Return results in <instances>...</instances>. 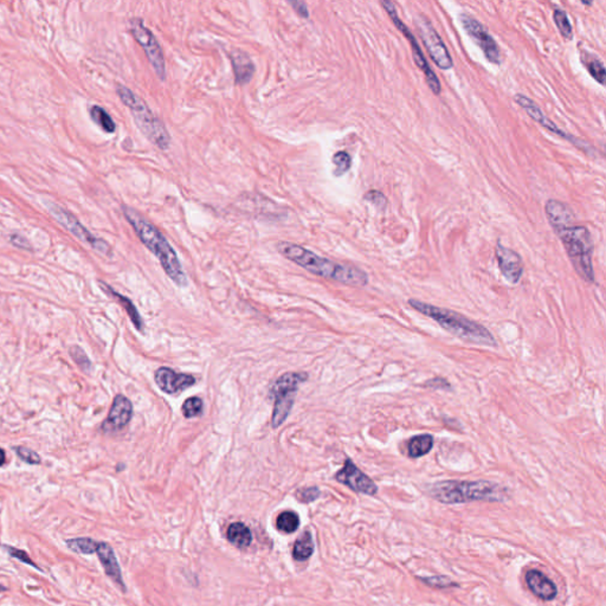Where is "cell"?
<instances>
[{
  "instance_id": "cell-5",
  "label": "cell",
  "mask_w": 606,
  "mask_h": 606,
  "mask_svg": "<svg viewBox=\"0 0 606 606\" xmlns=\"http://www.w3.org/2000/svg\"><path fill=\"white\" fill-rule=\"evenodd\" d=\"M554 233L560 238L561 243L564 245L566 253L577 274L586 282H596L594 264H592L594 241L589 228L585 226L569 225L565 228H556Z\"/></svg>"
},
{
  "instance_id": "cell-11",
  "label": "cell",
  "mask_w": 606,
  "mask_h": 606,
  "mask_svg": "<svg viewBox=\"0 0 606 606\" xmlns=\"http://www.w3.org/2000/svg\"><path fill=\"white\" fill-rule=\"evenodd\" d=\"M416 26L420 29V37L432 61L436 63L437 67L442 70H450L453 66V59L443 39L440 38L428 18L420 16V18L416 21Z\"/></svg>"
},
{
  "instance_id": "cell-27",
  "label": "cell",
  "mask_w": 606,
  "mask_h": 606,
  "mask_svg": "<svg viewBox=\"0 0 606 606\" xmlns=\"http://www.w3.org/2000/svg\"><path fill=\"white\" fill-rule=\"evenodd\" d=\"M90 117L106 133L112 134L117 130V125L106 109L100 106H92L90 108Z\"/></svg>"
},
{
  "instance_id": "cell-37",
  "label": "cell",
  "mask_w": 606,
  "mask_h": 606,
  "mask_svg": "<svg viewBox=\"0 0 606 606\" xmlns=\"http://www.w3.org/2000/svg\"><path fill=\"white\" fill-rule=\"evenodd\" d=\"M4 548H6V552L9 553L10 556L14 558V559H17V560L24 563V564L30 565V566H32V567H35L36 569L42 571L41 567H39V566H38L36 563H34V560L30 558L29 554H28L26 551L18 549V548L12 547V546H4Z\"/></svg>"
},
{
  "instance_id": "cell-15",
  "label": "cell",
  "mask_w": 606,
  "mask_h": 606,
  "mask_svg": "<svg viewBox=\"0 0 606 606\" xmlns=\"http://www.w3.org/2000/svg\"><path fill=\"white\" fill-rule=\"evenodd\" d=\"M498 268L507 282L518 284L523 275L522 258L514 250L498 243L496 246Z\"/></svg>"
},
{
  "instance_id": "cell-24",
  "label": "cell",
  "mask_w": 606,
  "mask_h": 606,
  "mask_svg": "<svg viewBox=\"0 0 606 606\" xmlns=\"http://www.w3.org/2000/svg\"><path fill=\"white\" fill-rule=\"evenodd\" d=\"M228 540L237 548H248L253 543V534L250 528L242 522H235L230 525L226 531Z\"/></svg>"
},
{
  "instance_id": "cell-35",
  "label": "cell",
  "mask_w": 606,
  "mask_h": 606,
  "mask_svg": "<svg viewBox=\"0 0 606 606\" xmlns=\"http://www.w3.org/2000/svg\"><path fill=\"white\" fill-rule=\"evenodd\" d=\"M320 489L317 487H309V488H302V489L297 490L295 496L300 502L311 503L320 498Z\"/></svg>"
},
{
  "instance_id": "cell-9",
  "label": "cell",
  "mask_w": 606,
  "mask_h": 606,
  "mask_svg": "<svg viewBox=\"0 0 606 606\" xmlns=\"http://www.w3.org/2000/svg\"><path fill=\"white\" fill-rule=\"evenodd\" d=\"M382 4V8L385 9L387 14L390 16L391 19H392V23L395 24V28L402 32V34L407 37L409 43L411 44V50L412 55H413V59H415L416 66L420 68V70L423 71L424 75H425V79H427V84H428L429 88L431 89V92L435 94V95H440V92H442V86H440V79L437 77L436 74L433 72L430 66H429L428 61L427 59L424 57L423 51L420 48V44L417 42V38L413 36L410 29L407 28L405 24H404L402 19L399 18L398 13H397V10H395V6L393 3H391V1H382L380 3Z\"/></svg>"
},
{
  "instance_id": "cell-6",
  "label": "cell",
  "mask_w": 606,
  "mask_h": 606,
  "mask_svg": "<svg viewBox=\"0 0 606 606\" xmlns=\"http://www.w3.org/2000/svg\"><path fill=\"white\" fill-rule=\"evenodd\" d=\"M117 92L122 104H125L132 113L137 128L141 130V133L160 150H168L170 145V133L162 121L154 115L148 104L122 84L117 86Z\"/></svg>"
},
{
  "instance_id": "cell-32",
  "label": "cell",
  "mask_w": 606,
  "mask_h": 606,
  "mask_svg": "<svg viewBox=\"0 0 606 606\" xmlns=\"http://www.w3.org/2000/svg\"><path fill=\"white\" fill-rule=\"evenodd\" d=\"M203 400L199 397L187 398L183 404V413L186 418H195L203 412Z\"/></svg>"
},
{
  "instance_id": "cell-39",
  "label": "cell",
  "mask_w": 606,
  "mask_h": 606,
  "mask_svg": "<svg viewBox=\"0 0 606 606\" xmlns=\"http://www.w3.org/2000/svg\"><path fill=\"white\" fill-rule=\"evenodd\" d=\"M422 387H428V389H432V390H453L451 384H450L447 379L442 378V377H435V378L429 379V380L424 382Z\"/></svg>"
},
{
  "instance_id": "cell-4",
  "label": "cell",
  "mask_w": 606,
  "mask_h": 606,
  "mask_svg": "<svg viewBox=\"0 0 606 606\" xmlns=\"http://www.w3.org/2000/svg\"><path fill=\"white\" fill-rule=\"evenodd\" d=\"M429 495L445 505L488 501L503 502L508 498L505 487L491 481H458L447 480L433 483L429 488Z\"/></svg>"
},
{
  "instance_id": "cell-41",
  "label": "cell",
  "mask_w": 606,
  "mask_h": 606,
  "mask_svg": "<svg viewBox=\"0 0 606 606\" xmlns=\"http://www.w3.org/2000/svg\"><path fill=\"white\" fill-rule=\"evenodd\" d=\"M289 4L294 8L296 13L299 14L300 17L304 18V19H307L309 18V11H308V6L304 1H300V0H296V1H289Z\"/></svg>"
},
{
  "instance_id": "cell-20",
  "label": "cell",
  "mask_w": 606,
  "mask_h": 606,
  "mask_svg": "<svg viewBox=\"0 0 606 606\" xmlns=\"http://www.w3.org/2000/svg\"><path fill=\"white\" fill-rule=\"evenodd\" d=\"M545 212L547 216L548 223L551 224L553 230L573 225V222H574V213H573L572 208H569L567 204L559 202V200H547V203L545 205Z\"/></svg>"
},
{
  "instance_id": "cell-22",
  "label": "cell",
  "mask_w": 606,
  "mask_h": 606,
  "mask_svg": "<svg viewBox=\"0 0 606 606\" xmlns=\"http://www.w3.org/2000/svg\"><path fill=\"white\" fill-rule=\"evenodd\" d=\"M435 445V438L430 433L417 435L407 440V456L410 458H420L428 455Z\"/></svg>"
},
{
  "instance_id": "cell-17",
  "label": "cell",
  "mask_w": 606,
  "mask_h": 606,
  "mask_svg": "<svg viewBox=\"0 0 606 606\" xmlns=\"http://www.w3.org/2000/svg\"><path fill=\"white\" fill-rule=\"evenodd\" d=\"M133 416V405L127 397L117 395L114 398L107 420H104L102 430L104 432H117L128 425Z\"/></svg>"
},
{
  "instance_id": "cell-42",
  "label": "cell",
  "mask_w": 606,
  "mask_h": 606,
  "mask_svg": "<svg viewBox=\"0 0 606 606\" xmlns=\"http://www.w3.org/2000/svg\"><path fill=\"white\" fill-rule=\"evenodd\" d=\"M5 462H6V453H5L4 449L0 448V467H3Z\"/></svg>"
},
{
  "instance_id": "cell-14",
  "label": "cell",
  "mask_w": 606,
  "mask_h": 606,
  "mask_svg": "<svg viewBox=\"0 0 606 606\" xmlns=\"http://www.w3.org/2000/svg\"><path fill=\"white\" fill-rule=\"evenodd\" d=\"M335 480L355 493L369 496H374L378 493V486L374 483L373 480L359 469L351 458H347L342 469L335 473Z\"/></svg>"
},
{
  "instance_id": "cell-1",
  "label": "cell",
  "mask_w": 606,
  "mask_h": 606,
  "mask_svg": "<svg viewBox=\"0 0 606 606\" xmlns=\"http://www.w3.org/2000/svg\"><path fill=\"white\" fill-rule=\"evenodd\" d=\"M277 250L289 261L294 262L295 264L316 276L329 278L349 286H365L369 283V275L360 268L321 257L301 245L291 242H280Z\"/></svg>"
},
{
  "instance_id": "cell-7",
  "label": "cell",
  "mask_w": 606,
  "mask_h": 606,
  "mask_svg": "<svg viewBox=\"0 0 606 606\" xmlns=\"http://www.w3.org/2000/svg\"><path fill=\"white\" fill-rule=\"evenodd\" d=\"M308 379V374L303 372H289L281 375L270 389L269 397L274 400V410L271 417V427L277 429L286 422L294 405L296 392L300 384Z\"/></svg>"
},
{
  "instance_id": "cell-43",
  "label": "cell",
  "mask_w": 606,
  "mask_h": 606,
  "mask_svg": "<svg viewBox=\"0 0 606 606\" xmlns=\"http://www.w3.org/2000/svg\"><path fill=\"white\" fill-rule=\"evenodd\" d=\"M8 589H8L6 586L0 585V594H1V592H6Z\"/></svg>"
},
{
  "instance_id": "cell-28",
  "label": "cell",
  "mask_w": 606,
  "mask_h": 606,
  "mask_svg": "<svg viewBox=\"0 0 606 606\" xmlns=\"http://www.w3.org/2000/svg\"><path fill=\"white\" fill-rule=\"evenodd\" d=\"M300 526L299 515L295 511H286L278 515L277 521H276V527L278 531L286 533V534H291L297 531Z\"/></svg>"
},
{
  "instance_id": "cell-16",
  "label": "cell",
  "mask_w": 606,
  "mask_h": 606,
  "mask_svg": "<svg viewBox=\"0 0 606 606\" xmlns=\"http://www.w3.org/2000/svg\"><path fill=\"white\" fill-rule=\"evenodd\" d=\"M154 379L159 389L167 395H179L180 392L193 387L195 384V378L193 375L177 373L170 367H160L155 372Z\"/></svg>"
},
{
  "instance_id": "cell-33",
  "label": "cell",
  "mask_w": 606,
  "mask_h": 606,
  "mask_svg": "<svg viewBox=\"0 0 606 606\" xmlns=\"http://www.w3.org/2000/svg\"><path fill=\"white\" fill-rule=\"evenodd\" d=\"M70 355L81 370L86 372V373L90 372V370H92V362H90V359L88 358L84 349H81L79 346H72L71 347Z\"/></svg>"
},
{
  "instance_id": "cell-36",
  "label": "cell",
  "mask_w": 606,
  "mask_h": 606,
  "mask_svg": "<svg viewBox=\"0 0 606 606\" xmlns=\"http://www.w3.org/2000/svg\"><path fill=\"white\" fill-rule=\"evenodd\" d=\"M14 451L17 453L18 457L21 458V461L29 463L31 465H39L41 463V456L37 453H35L34 450L26 448V447H14Z\"/></svg>"
},
{
  "instance_id": "cell-18",
  "label": "cell",
  "mask_w": 606,
  "mask_h": 606,
  "mask_svg": "<svg viewBox=\"0 0 606 606\" xmlns=\"http://www.w3.org/2000/svg\"><path fill=\"white\" fill-rule=\"evenodd\" d=\"M526 584L531 594L545 602L553 600L558 594L556 584L539 569L528 571L526 574Z\"/></svg>"
},
{
  "instance_id": "cell-10",
  "label": "cell",
  "mask_w": 606,
  "mask_h": 606,
  "mask_svg": "<svg viewBox=\"0 0 606 606\" xmlns=\"http://www.w3.org/2000/svg\"><path fill=\"white\" fill-rule=\"evenodd\" d=\"M129 30L134 39L137 41L146 52L147 59L153 67L155 74L162 81L166 79V63L162 52V46L159 44L153 32L144 24L140 18H133L129 21Z\"/></svg>"
},
{
  "instance_id": "cell-8",
  "label": "cell",
  "mask_w": 606,
  "mask_h": 606,
  "mask_svg": "<svg viewBox=\"0 0 606 606\" xmlns=\"http://www.w3.org/2000/svg\"><path fill=\"white\" fill-rule=\"evenodd\" d=\"M46 208L50 212L51 216L59 222V224L67 228L69 233H72L76 238H79V241L87 243L90 245L92 249L96 250L97 253L104 255V256H112V249L110 245L101 238L94 236L88 228H84L81 224V222L77 219V217L74 216L70 211H68L67 208H62L59 204L54 202H48Z\"/></svg>"
},
{
  "instance_id": "cell-31",
  "label": "cell",
  "mask_w": 606,
  "mask_h": 606,
  "mask_svg": "<svg viewBox=\"0 0 606 606\" xmlns=\"http://www.w3.org/2000/svg\"><path fill=\"white\" fill-rule=\"evenodd\" d=\"M333 165H334V175L341 177L347 173L352 166V158L345 150H339L333 155Z\"/></svg>"
},
{
  "instance_id": "cell-40",
  "label": "cell",
  "mask_w": 606,
  "mask_h": 606,
  "mask_svg": "<svg viewBox=\"0 0 606 606\" xmlns=\"http://www.w3.org/2000/svg\"><path fill=\"white\" fill-rule=\"evenodd\" d=\"M10 241H11V243H12L14 246L21 248V249H32V248H31V244H30L29 241L26 240V237L21 236V235H18V233L11 235V236H10Z\"/></svg>"
},
{
  "instance_id": "cell-30",
  "label": "cell",
  "mask_w": 606,
  "mask_h": 606,
  "mask_svg": "<svg viewBox=\"0 0 606 606\" xmlns=\"http://www.w3.org/2000/svg\"><path fill=\"white\" fill-rule=\"evenodd\" d=\"M553 19L556 23V28L559 30L561 36L565 39H572L573 30L571 23H569V16L565 12L564 10L556 9L553 13Z\"/></svg>"
},
{
  "instance_id": "cell-3",
  "label": "cell",
  "mask_w": 606,
  "mask_h": 606,
  "mask_svg": "<svg viewBox=\"0 0 606 606\" xmlns=\"http://www.w3.org/2000/svg\"><path fill=\"white\" fill-rule=\"evenodd\" d=\"M409 306L422 315L428 316L431 320L440 324L442 329L453 334L460 340L473 344V345L496 347L498 342L493 333L476 321L470 320L460 313L453 312L447 308L437 307L430 303L422 302L417 299L409 300Z\"/></svg>"
},
{
  "instance_id": "cell-2",
  "label": "cell",
  "mask_w": 606,
  "mask_h": 606,
  "mask_svg": "<svg viewBox=\"0 0 606 606\" xmlns=\"http://www.w3.org/2000/svg\"><path fill=\"white\" fill-rule=\"evenodd\" d=\"M122 212L127 222L132 225L142 244L158 258L168 277L179 286H186L187 278L184 273L183 266L179 261L178 255L175 249L167 241L166 237L164 236L155 225L152 224L150 220L142 216L141 213L137 211L135 208L124 205Z\"/></svg>"
},
{
  "instance_id": "cell-29",
  "label": "cell",
  "mask_w": 606,
  "mask_h": 606,
  "mask_svg": "<svg viewBox=\"0 0 606 606\" xmlns=\"http://www.w3.org/2000/svg\"><path fill=\"white\" fill-rule=\"evenodd\" d=\"M67 546L72 552L79 554H92L96 553L99 543L92 538H76V539L68 540Z\"/></svg>"
},
{
  "instance_id": "cell-34",
  "label": "cell",
  "mask_w": 606,
  "mask_h": 606,
  "mask_svg": "<svg viewBox=\"0 0 606 606\" xmlns=\"http://www.w3.org/2000/svg\"><path fill=\"white\" fill-rule=\"evenodd\" d=\"M420 581H423L424 584L435 587V589H450L458 586L455 581L450 580L448 577H418Z\"/></svg>"
},
{
  "instance_id": "cell-13",
  "label": "cell",
  "mask_w": 606,
  "mask_h": 606,
  "mask_svg": "<svg viewBox=\"0 0 606 606\" xmlns=\"http://www.w3.org/2000/svg\"><path fill=\"white\" fill-rule=\"evenodd\" d=\"M515 102L519 104L520 107H521L525 112L527 113L528 117H531L533 120L536 121L540 126H543L544 128L549 130L551 133L556 134L558 137H563L565 140H567V141L571 142L572 145L576 146L579 150H584L585 153L591 154V152H594V148H592L587 142L583 141L580 139L573 137L571 134L565 133L561 129L558 128L556 124H554L553 121L549 120V119L545 115L544 112L538 107V104H536L534 101L528 99V97L522 95V94H516V95H515Z\"/></svg>"
},
{
  "instance_id": "cell-23",
  "label": "cell",
  "mask_w": 606,
  "mask_h": 606,
  "mask_svg": "<svg viewBox=\"0 0 606 606\" xmlns=\"http://www.w3.org/2000/svg\"><path fill=\"white\" fill-rule=\"evenodd\" d=\"M100 284L104 288V291L112 295L113 297H115L117 302L120 303L121 306L125 308L126 313L128 314L130 321L135 326V329L137 331H142L144 329V320H142L141 315H140V313L137 311V307L134 306V303L130 300L127 299L124 295L119 294L117 291H114L112 286H109L108 284H106L104 282H100Z\"/></svg>"
},
{
  "instance_id": "cell-38",
  "label": "cell",
  "mask_w": 606,
  "mask_h": 606,
  "mask_svg": "<svg viewBox=\"0 0 606 606\" xmlns=\"http://www.w3.org/2000/svg\"><path fill=\"white\" fill-rule=\"evenodd\" d=\"M364 199L374 205L377 208L384 210V208H387V197L382 195V192L377 191V190H371V191L367 192L364 195Z\"/></svg>"
},
{
  "instance_id": "cell-26",
  "label": "cell",
  "mask_w": 606,
  "mask_h": 606,
  "mask_svg": "<svg viewBox=\"0 0 606 606\" xmlns=\"http://www.w3.org/2000/svg\"><path fill=\"white\" fill-rule=\"evenodd\" d=\"M314 553V541L309 531H304L299 539L296 540L293 548V556L295 560L306 561Z\"/></svg>"
},
{
  "instance_id": "cell-21",
  "label": "cell",
  "mask_w": 606,
  "mask_h": 606,
  "mask_svg": "<svg viewBox=\"0 0 606 606\" xmlns=\"http://www.w3.org/2000/svg\"><path fill=\"white\" fill-rule=\"evenodd\" d=\"M231 62L237 84L241 86L249 84L255 72V67L249 55L240 49H233L231 51Z\"/></svg>"
},
{
  "instance_id": "cell-25",
  "label": "cell",
  "mask_w": 606,
  "mask_h": 606,
  "mask_svg": "<svg viewBox=\"0 0 606 606\" xmlns=\"http://www.w3.org/2000/svg\"><path fill=\"white\" fill-rule=\"evenodd\" d=\"M581 62L585 66L586 70L589 71V75L592 76L602 86L605 84V67L600 59L596 57L594 55L589 54L587 51H583L581 52Z\"/></svg>"
},
{
  "instance_id": "cell-19",
  "label": "cell",
  "mask_w": 606,
  "mask_h": 606,
  "mask_svg": "<svg viewBox=\"0 0 606 606\" xmlns=\"http://www.w3.org/2000/svg\"><path fill=\"white\" fill-rule=\"evenodd\" d=\"M96 554L100 559L101 564L104 566V572L112 579L124 592H126V584L121 573L120 565L117 561V556L114 553L110 545L107 543H99Z\"/></svg>"
},
{
  "instance_id": "cell-12",
  "label": "cell",
  "mask_w": 606,
  "mask_h": 606,
  "mask_svg": "<svg viewBox=\"0 0 606 606\" xmlns=\"http://www.w3.org/2000/svg\"><path fill=\"white\" fill-rule=\"evenodd\" d=\"M458 18H460V21H461L465 32L473 39V42L480 46V49L483 51L486 59L490 63L501 64V54H500L498 43L495 42L494 38L490 36L486 28L482 26L478 19L470 17L469 14H467V13H461Z\"/></svg>"
}]
</instances>
